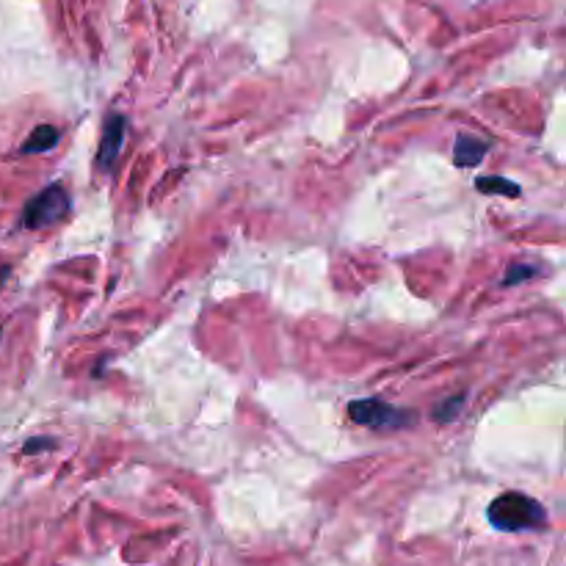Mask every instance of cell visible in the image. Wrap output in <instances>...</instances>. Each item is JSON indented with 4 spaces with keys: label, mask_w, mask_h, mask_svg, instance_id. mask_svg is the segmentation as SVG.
<instances>
[{
    "label": "cell",
    "mask_w": 566,
    "mask_h": 566,
    "mask_svg": "<svg viewBox=\"0 0 566 566\" xmlns=\"http://www.w3.org/2000/svg\"><path fill=\"white\" fill-rule=\"evenodd\" d=\"M348 417L368 426L373 431H387V428H404L409 423H415V412H406L398 406H390L379 401V398H365V401H351L348 404Z\"/></svg>",
    "instance_id": "7a4b0ae2"
},
{
    "label": "cell",
    "mask_w": 566,
    "mask_h": 566,
    "mask_svg": "<svg viewBox=\"0 0 566 566\" xmlns=\"http://www.w3.org/2000/svg\"><path fill=\"white\" fill-rule=\"evenodd\" d=\"M475 188H478L481 194H489V197H497V194L517 197V194H520V185L511 183V180H503V177H478V180H475Z\"/></svg>",
    "instance_id": "52a82bcc"
},
{
    "label": "cell",
    "mask_w": 566,
    "mask_h": 566,
    "mask_svg": "<svg viewBox=\"0 0 566 566\" xmlns=\"http://www.w3.org/2000/svg\"><path fill=\"white\" fill-rule=\"evenodd\" d=\"M539 274V268L536 266H522V263H514L509 266V274L503 279V285H517V282H525V279H531Z\"/></svg>",
    "instance_id": "9c48e42d"
},
{
    "label": "cell",
    "mask_w": 566,
    "mask_h": 566,
    "mask_svg": "<svg viewBox=\"0 0 566 566\" xmlns=\"http://www.w3.org/2000/svg\"><path fill=\"white\" fill-rule=\"evenodd\" d=\"M70 213V197L61 185H47L45 191H39L23 210V224L28 230H42L56 224Z\"/></svg>",
    "instance_id": "3957f363"
},
{
    "label": "cell",
    "mask_w": 566,
    "mask_h": 566,
    "mask_svg": "<svg viewBox=\"0 0 566 566\" xmlns=\"http://www.w3.org/2000/svg\"><path fill=\"white\" fill-rule=\"evenodd\" d=\"M489 522L495 525L497 531L517 533L539 528L547 520V511L542 509V503H536L533 497L522 495V492H506V495L495 497L489 503L486 511Z\"/></svg>",
    "instance_id": "6da1fadb"
},
{
    "label": "cell",
    "mask_w": 566,
    "mask_h": 566,
    "mask_svg": "<svg viewBox=\"0 0 566 566\" xmlns=\"http://www.w3.org/2000/svg\"><path fill=\"white\" fill-rule=\"evenodd\" d=\"M58 141V130L53 128V125H39V128L25 139V144H23V152H47V150H53V144Z\"/></svg>",
    "instance_id": "8992f818"
},
{
    "label": "cell",
    "mask_w": 566,
    "mask_h": 566,
    "mask_svg": "<svg viewBox=\"0 0 566 566\" xmlns=\"http://www.w3.org/2000/svg\"><path fill=\"white\" fill-rule=\"evenodd\" d=\"M50 448H56V442H53V439H31V442L25 445V453L50 451Z\"/></svg>",
    "instance_id": "30bf717a"
},
{
    "label": "cell",
    "mask_w": 566,
    "mask_h": 566,
    "mask_svg": "<svg viewBox=\"0 0 566 566\" xmlns=\"http://www.w3.org/2000/svg\"><path fill=\"white\" fill-rule=\"evenodd\" d=\"M484 155V141L473 139V136H459V139H456V147H453V163H456V166H462V169L478 166V163L484 161Z\"/></svg>",
    "instance_id": "5b68a950"
},
{
    "label": "cell",
    "mask_w": 566,
    "mask_h": 566,
    "mask_svg": "<svg viewBox=\"0 0 566 566\" xmlns=\"http://www.w3.org/2000/svg\"><path fill=\"white\" fill-rule=\"evenodd\" d=\"M462 406H464V395H459V398L451 395V398H445V401L434 409V420H439V423H451V420L459 417Z\"/></svg>",
    "instance_id": "ba28073f"
},
{
    "label": "cell",
    "mask_w": 566,
    "mask_h": 566,
    "mask_svg": "<svg viewBox=\"0 0 566 566\" xmlns=\"http://www.w3.org/2000/svg\"><path fill=\"white\" fill-rule=\"evenodd\" d=\"M125 128H128V119L122 114H108L105 116V128H103V141H100V169H111L114 161L119 158V150H122V141H125Z\"/></svg>",
    "instance_id": "277c9868"
}]
</instances>
